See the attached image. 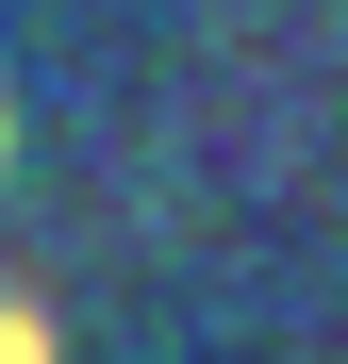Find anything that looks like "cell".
I'll return each mask as SVG.
<instances>
[{"instance_id":"cell-1","label":"cell","mask_w":348,"mask_h":364,"mask_svg":"<svg viewBox=\"0 0 348 364\" xmlns=\"http://www.w3.org/2000/svg\"><path fill=\"white\" fill-rule=\"evenodd\" d=\"M0 364H67V348H50V315H33V298H0Z\"/></svg>"},{"instance_id":"cell-2","label":"cell","mask_w":348,"mask_h":364,"mask_svg":"<svg viewBox=\"0 0 348 364\" xmlns=\"http://www.w3.org/2000/svg\"><path fill=\"white\" fill-rule=\"evenodd\" d=\"M0 166H17V116H0Z\"/></svg>"}]
</instances>
